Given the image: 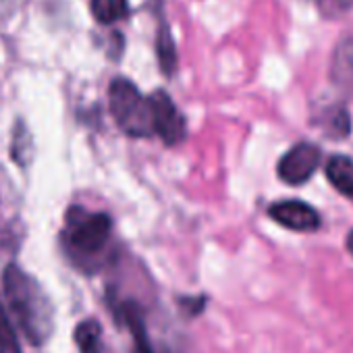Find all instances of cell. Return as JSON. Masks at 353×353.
<instances>
[{
    "label": "cell",
    "instance_id": "obj_12",
    "mask_svg": "<svg viewBox=\"0 0 353 353\" xmlns=\"http://www.w3.org/2000/svg\"><path fill=\"white\" fill-rule=\"evenodd\" d=\"M332 75H334L332 79H336L341 88H345L347 92H353V44L339 48Z\"/></svg>",
    "mask_w": 353,
    "mask_h": 353
},
{
    "label": "cell",
    "instance_id": "obj_16",
    "mask_svg": "<svg viewBox=\"0 0 353 353\" xmlns=\"http://www.w3.org/2000/svg\"><path fill=\"white\" fill-rule=\"evenodd\" d=\"M316 3H320L322 7H326V0H316Z\"/></svg>",
    "mask_w": 353,
    "mask_h": 353
},
{
    "label": "cell",
    "instance_id": "obj_14",
    "mask_svg": "<svg viewBox=\"0 0 353 353\" xmlns=\"http://www.w3.org/2000/svg\"><path fill=\"white\" fill-rule=\"evenodd\" d=\"M349 129H351V123L343 108H332L324 117V131L328 133V137H345Z\"/></svg>",
    "mask_w": 353,
    "mask_h": 353
},
{
    "label": "cell",
    "instance_id": "obj_7",
    "mask_svg": "<svg viewBox=\"0 0 353 353\" xmlns=\"http://www.w3.org/2000/svg\"><path fill=\"white\" fill-rule=\"evenodd\" d=\"M114 314H117V320H121L129 328L137 353H168V351H156V347L148 334L145 316H143V310L139 307V303H135L133 299H125V301L117 303Z\"/></svg>",
    "mask_w": 353,
    "mask_h": 353
},
{
    "label": "cell",
    "instance_id": "obj_4",
    "mask_svg": "<svg viewBox=\"0 0 353 353\" xmlns=\"http://www.w3.org/2000/svg\"><path fill=\"white\" fill-rule=\"evenodd\" d=\"M152 104V117H154V135H158L166 145H176L185 139V119L174 106L172 98L156 90L150 96Z\"/></svg>",
    "mask_w": 353,
    "mask_h": 353
},
{
    "label": "cell",
    "instance_id": "obj_11",
    "mask_svg": "<svg viewBox=\"0 0 353 353\" xmlns=\"http://www.w3.org/2000/svg\"><path fill=\"white\" fill-rule=\"evenodd\" d=\"M127 0H92V13L96 21L110 26L127 15Z\"/></svg>",
    "mask_w": 353,
    "mask_h": 353
},
{
    "label": "cell",
    "instance_id": "obj_2",
    "mask_svg": "<svg viewBox=\"0 0 353 353\" xmlns=\"http://www.w3.org/2000/svg\"><path fill=\"white\" fill-rule=\"evenodd\" d=\"M112 237V221L104 212H92L83 206H73L67 212L63 229V245L79 268L102 264Z\"/></svg>",
    "mask_w": 353,
    "mask_h": 353
},
{
    "label": "cell",
    "instance_id": "obj_5",
    "mask_svg": "<svg viewBox=\"0 0 353 353\" xmlns=\"http://www.w3.org/2000/svg\"><path fill=\"white\" fill-rule=\"evenodd\" d=\"M320 164V148L307 141L295 143L281 160H279V176L289 185H301L310 181Z\"/></svg>",
    "mask_w": 353,
    "mask_h": 353
},
{
    "label": "cell",
    "instance_id": "obj_13",
    "mask_svg": "<svg viewBox=\"0 0 353 353\" xmlns=\"http://www.w3.org/2000/svg\"><path fill=\"white\" fill-rule=\"evenodd\" d=\"M0 353H21L19 339L15 334V328L3 301H0Z\"/></svg>",
    "mask_w": 353,
    "mask_h": 353
},
{
    "label": "cell",
    "instance_id": "obj_9",
    "mask_svg": "<svg viewBox=\"0 0 353 353\" xmlns=\"http://www.w3.org/2000/svg\"><path fill=\"white\" fill-rule=\"evenodd\" d=\"M102 328L96 320H83L75 328V343L81 353H102Z\"/></svg>",
    "mask_w": 353,
    "mask_h": 353
},
{
    "label": "cell",
    "instance_id": "obj_6",
    "mask_svg": "<svg viewBox=\"0 0 353 353\" xmlns=\"http://www.w3.org/2000/svg\"><path fill=\"white\" fill-rule=\"evenodd\" d=\"M268 216L276 225L295 233H314L322 225L316 208L301 200H279L268 208Z\"/></svg>",
    "mask_w": 353,
    "mask_h": 353
},
{
    "label": "cell",
    "instance_id": "obj_15",
    "mask_svg": "<svg viewBox=\"0 0 353 353\" xmlns=\"http://www.w3.org/2000/svg\"><path fill=\"white\" fill-rule=\"evenodd\" d=\"M347 252L353 256V231H349V235H347Z\"/></svg>",
    "mask_w": 353,
    "mask_h": 353
},
{
    "label": "cell",
    "instance_id": "obj_8",
    "mask_svg": "<svg viewBox=\"0 0 353 353\" xmlns=\"http://www.w3.org/2000/svg\"><path fill=\"white\" fill-rule=\"evenodd\" d=\"M326 179L330 185L345 198L353 200V158L349 156H332L326 162Z\"/></svg>",
    "mask_w": 353,
    "mask_h": 353
},
{
    "label": "cell",
    "instance_id": "obj_10",
    "mask_svg": "<svg viewBox=\"0 0 353 353\" xmlns=\"http://www.w3.org/2000/svg\"><path fill=\"white\" fill-rule=\"evenodd\" d=\"M156 52H158V63H160L162 73L170 77L176 69V48L166 26H160V32L156 36Z\"/></svg>",
    "mask_w": 353,
    "mask_h": 353
},
{
    "label": "cell",
    "instance_id": "obj_3",
    "mask_svg": "<svg viewBox=\"0 0 353 353\" xmlns=\"http://www.w3.org/2000/svg\"><path fill=\"white\" fill-rule=\"evenodd\" d=\"M108 104L114 123L119 129L131 137H150L154 135V117L150 98H143L141 92L125 77H117L108 90Z\"/></svg>",
    "mask_w": 353,
    "mask_h": 353
},
{
    "label": "cell",
    "instance_id": "obj_1",
    "mask_svg": "<svg viewBox=\"0 0 353 353\" xmlns=\"http://www.w3.org/2000/svg\"><path fill=\"white\" fill-rule=\"evenodd\" d=\"M3 291L23 336L34 347L48 343L54 332V305L44 287L13 262L3 272Z\"/></svg>",
    "mask_w": 353,
    "mask_h": 353
}]
</instances>
